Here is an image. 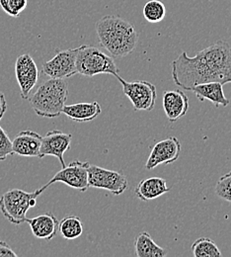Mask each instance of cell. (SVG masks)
Returning a JSON list of instances; mask_svg holds the SVG:
<instances>
[{"mask_svg": "<svg viewBox=\"0 0 231 257\" xmlns=\"http://www.w3.org/2000/svg\"><path fill=\"white\" fill-rule=\"evenodd\" d=\"M181 154V144L176 137H170L156 143L145 163L146 170H153L160 164H170L177 161Z\"/></svg>", "mask_w": 231, "mask_h": 257, "instance_id": "cell-12", "label": "cell"}, {"mask_svg": "<svg viewBox=\"0 0 231 257\" xmlns=\"http://www.w3.org/2000/svg\"><path fill=\"white\" fill-rule=\"evenodd\" d=\"M8 256L17 257L18 255L7 242L0 240V257Z\"/></svg>", "mask_w": 231, "mask_h": 257, "instance_id": "cell-26", "label": "cell"}, {"mask_svg": "<svg viewBox=\"0 0 231 257\" xmlns=\"http://www.w3.org/2000/svg\"><path fill=\"white\" fill-rule=\"evenodd\" d=\"M171 188L161 177H148L142 179L134 189L135 196L141 201H151L170 192Z\"/></svg>", "mask_w": 231, "mask_h": 257, "instance_id": "cell-17", "label": "cell"}, {"mask_svg": "<svg viewBox=\"0 0 231 257\" xmlns=\"http://www.w3.org/2000/svg\"><path fill=\"white\" fill-rule=\"evenodd\" d=\"M78 48L58 50L56 56L44 63L43 72L50 78L66 79L77 73L76 57Z\"/></svg>", "mask_w": 231, "mask_h": 257, "instance_id": "cell-9", "label": "cell"}, {"mask_svg": "<svg viewBox=\"0 0 231 257\" xmlns=\"http://www.w3.org/2000/svg\"><path fill=\"white\" fill-rule=\"evenodd\" d=\"M77 73L93 77L98 74H119V68L114 58L107 55L97 47L82 45L78 48L76 57Z\"/></svg>", "mask_w": 231, "mask_h": 257, "instance_id": "cell-4", "label": "cell"}, {"mask_svg": "<svg viewBox=\"0 0 231 257\" xmlns=\"http://www.w3.org/2000/svg\"><path fill=\"white\" fill-rule=\"evenodd\" d=\"M214 191L218 198L231 203V171L218 179Z\"/></svg>", "mask_w": 231, "mask_h": 257, "instance_id": "cell-24", "label": "cell"}, {"mask_svg": "<svg viewBox=\"0 0 231 257\" xmlns=\"http://www.w3.org/2000/svg\"><path fill=\"white\" fill-rule=\"evenodd\" d=\"M90 163L88 161L81 162L79 161H71L68 165L62 168L55 176L42 188L40 192L43 193L49 186L56 182H62L66 186L76 189L80 192H85L89 188L88 183V168Z\"/></svg>", "mask_w": 231, "mask_h": 257, "instance_id": "cell-7", "label": "cell"}, {"mask_svg": "<svg viewBox=\"0 0 231 257\" xmlns=\"http://www.w3.org/2000/svg\"><path fill=\"white\" fill-rule=\"evenodd\" d=\"M28 0H0V6L6 14L18 17L27 7Z\"/></svg>", "mask_w": 231, "mask_h": 257, "instance_id": "cell-23", "label": "cell"}, {"mask_svg": "<svg viewBox=\"0 0 231 257\" xmlns=\"http://www.w3.org/2000/svg\"><path fill=\"white\" fill-rule=\"evenodd\" d=\"M134 253L137 257H164L165 249L156 244L147 231L139 232L134 238Z\"/></svg>", "mask_w": 231, "mask_h": 257, "instance_id": "cell-19", "label": "cell"}, {"mask_svg": "<svg viewBox=\"0 0 231 257\" xmlns=\"http://www.w3.org/2000/svg\"><path fill=\"white\" fill-rule=\"evenodd\" d=\"M41 194L39 189L31 193L21 189L8 190L0 197V211L11 224L21 225L26 222L28 211L36 206Z\"/></svg>", "mask_w": 231, "mask_h": 257, "instance_id": "cell-5", "label": "cell"}, {"mask_svg": "<svg viewBox=\"0 0 231 257\" xmlns=\"http://www.w3.org/2000/svg\"><path fill=\"white\" fill-rule=\"evenodd\" d=\"M195 257H219L221 252L215 242L208 237H199L191 246Z\"/></svg>", "mask_w": 231, "mask_h": 257, "instance_id": "cell-21", "label": "cell"}, {"mask_svg": "<svg viewBox=\"0 0 231 257\" xmlns=\"http://www.w3.org/2000/svg\"><path fill=\"white\" fill-rule=\"evenodd\" d=\"M163 110L169 122L174 123L183 118L190 107L189 98L181 90H166L163 93Z\"/></svg>", "mask_w": 231, "mask_h": 257, "instance_id": "cell-13", "label": "cell"}, {"mask_svg": "<svg viewBox=\"0 0 231 257\" xmlns=\"http://www.w3.org/2000/svg\"><path fill=\"white\" fill-rule=\"evenodd\" d=\"M100 46L113 58H125L136 48L138 33L128 20L115 15H106L96 23Z\"/></svg>", "mask_w": 231, "mask_h": 257, "instance_id": "cell-2", "label": "cell"}, {"mask_svg": "<svg viewBox=\"0 0 231 257\" xmlns=\"http://www.w3.org/2000/svg\"><path fill=\"white\" fill-rule=\"evenodd\" d=\"M195 93L199 101H210L216 108L219 106L226 107L229 105L230 101L224 95L223 84L220 82H206L194 86L191 89Z\"/></svg>", "mask_w": 231, "mask_h": 257, "instance_id": "cell-18", "label": "cell"}, {"mask_svg": "<svg viewBox=\"0 0 231 257\" xmlns=\"http://www.w3.org/2000/svg\"><path fill=\"white\" fill-rule=\"evenodd\" d=\"M13 155L12 141L6 132L0 126V161H5L7 157Z\"/></svg>", "mask_w": 231, "mask_h": 257, "instance_id": "cell-25", "label": "cell"}, {"mask_svg": "<svg viewBox=\"0 0 231 257\" xmlns=\"http://www.w3.org/2000/svg\"><path fill=\"white\" fill-rule=\"evenodd\" d=\"M42 138L41 135L31 130L20 132L12 141V153L20 157L38 158Z\"/></svg>", "mask_w": 231, "mask_h": 257, "instance_id": "cell-14", "label": "cell"}, {"mask_svg": "<svg viewBox=\"0 0 231 257\" xmlns=\"http://www.w3.org/2000/svg\"><path fill=\"white\" fill-rule=\"evenodd\" d=\"M15 75L20 87V96L26 100L39 80V68L29 54L22 55L16 60Z\"/></svg>", "mask_w": 231, "mask_h": 257, "instance_id": "cell-11", "label": "cell"}, {"mask_svg": "<svg viewBox=\"0 0 231 257\" xmlns=\"http://www.w3.org/2000/svg\"><path fill=\"white\" fill-rule=\"evenodd\" d=\"M34 236L39 239L52 240L59 231V220L53 213H45L31 219H26Z\"/></svg>", "mask_w": 231, "mask_h": 257, "instance_id": "cell-15", "label": "cell"}, {"mask_svg": "<svg viewBox=\"0 0 231 257\" xmlns=\"http://www.w3.org/2000/svg\"><path fill=\"white\" fill-rule=\"evenodd\" d=\"M121 82L123 92L132 102L135 111H151L156 102V87L146 80L126 81L119 74L116 75Z\"/></svg>", "mask_w": 231, "mask_h": 257, "instance_id": "cell-6", "label": "cell"}, {"mask_svg": "<svg viewBox=\"0 0 231 257\" xmlns=\"http://www.w3.org/2000/svg\"><path fill=\"white\" fill-rule=\"evenodd\" d=\"M67 98L68 84L66 79L50 78L42 83L28 99L38 116L52 119L63 114Z\"/></svg>", "mask_w": 231, "mask_h": 257, "instance_id": "cell-3", "label": "cell"}, {"mask_svg": "<svg viewBox=\"0 0 231 257\" xmlns=\"http://www.w3.org/2000/svg\"><path fill=\"white\" fill-rule=\"evenodd\" d=\"M71 140L72 136L70 134H66L60 130H54L47 133V135L42 138L38 158L43 159L45 157H55L60 161L62 167H65L66 165L65 154L70 149Z\"/></svg>", "mask_w": 231, "mask_h": 257, "instance_id": "cell-10", "label": "cell"}, {"mask_svg": "<svg viewBox=\"0 0 231 257\" xmlns=\"http://www.w3.org/2000/svg\"><path fill=\"white\" fill-rule=\"evenodd\" d=\"M171 66L174 83L187 91L206 82L231 83V47L227 42L219 40L195 57L182 52Z\"/></svg>", "mask_w": 231, "mask_h": 257, "instance_id": "cell-1", "label": "cell"}, {"mask_svg": "<svg viewBox=\"0 0 231 257\" xmlns=\"http://www.w3.org/2000/svg\"><path fill=\"white\" fill-rule=\"evenodd\" d=\"M59 231L64 238L73 240L83 233V223L76 216H67L59 223Z\"/></svg>", "mask_w": 231, "mask_h": 257, "instance_id": "cell-20", "label": "cell"}, {"mask_svg": "<svg viewBox=\"0 0 231 257\" xmlns=\"http://www.w3.org/2000/svg\"><path fill=\"white\" fill-rule=\"evenodd\" d=\"M102 113L101 105L97 101L94 102H81L71 105H66L63 109L69 119L78 123H86L95 120Z\"/></svg>", "mask_w": 231, "mask_h": 257, "instance_id": "cell-16", "label": "cell"}, {"mask_svg": "<svg viewBox=\"0 0 231 257\" xmlns=\"http://www.w3.org/2000/svg\"><path fill=\"white\" fill-rule=\"evenodd\" d=\"M7 110V100L5 98V95L0 91V121L5 115Z\"/></svg>", "mask_w": 231, "mask_h": 257, "instance_id": "cell-27", "label": "cell"}, {"mask_svg": "<svg viewBox=\"0 0 231 257\" xmlns=\"http://www.w3.org/2000/svg\"><path fill=\"white\" fill-rule=\"evenodd\" d=\"M88 183L89 187L107 190L115 196L123 194L128 188V179L124 173L91 164L88 168Z\"/></svg>", "mask_w": 231, "mask_h": 257, "instance_id": "cell-8", "label": "cell"}, {"mask_svg": "<svg viewBox=\"0 0 231 257\" xmlns=\"http://www.w3.org/2000/svg\"><path fill=\"white\" fill-rule=\"evenodd\" d=\"M142 14L147 22L152 24L159 23L165 18V5L159 0H150L144 4Z\"/></svg>", "mask_w": 231, "mask_h": 257, "instance_id": "cell-22", "label": "cell"}]
</instances>
